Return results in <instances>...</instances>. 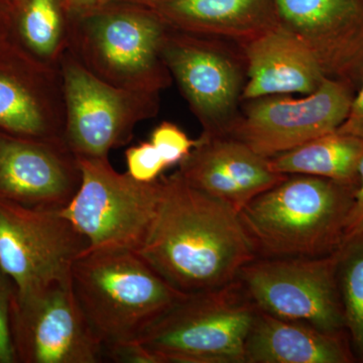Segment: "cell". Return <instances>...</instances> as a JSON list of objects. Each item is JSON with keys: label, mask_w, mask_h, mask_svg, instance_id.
<instances>
[{"label": "cell", "mask_w": 363, "mask_h": 363, "mask_svg": "<svg viewBox=\"0 0 363 363\" xmlns=\"http://www.w3.org/2000/svg\"><path fill=\"white\" fill-rule=\"evenodd\" d=\"M9 1H11V4H13V6H16V4H18V1H20V0H9Z\"/></svg>", "instance_id": "cell-31"}, {"label": "cell", "mask_w": 363, "mask_h": 363, "mask_svg": "<svg viewBox=\"0 0 363 363\" xmlns=\"http://www.w3.org/2000/svg\"><path fill=\"white\" fill-rule=\"evenodd\" d=\"M60 70L66 104L64 140L77 157L108 159L112 150L130 143L138 123L160 111V94L109 84L69 50Z\"/></svg>", "instance_id": "cell-7"}, {"label": "cell", "mask_w": 363, "mask_h": 363, "mask_svg": "<svg viewBox=\"0 0 363 363\" xmlns=\"http://www.w3.org/2000/svg\"><path fill=\"white\" fill-rule=\"evenodd\" d=\"M363 238V160L360 162L358 184L354 201L348 214L345 229V240L351 238Z\"/></svg>", "instance_id": "cell-26"}, {"label": "cell", "mask_w": 363, "mask_h": 363, "mask_svg": "<svg viewBox=\"0 0 363 363\" xmlns=\"http://www.w3.org/2000/svg\"><path fill=\"white\" fill-rule=\"evenodd\" d=\"M145 6L174 30L238 45L279 23L276 0H152Z\"/></svg>", "instance_id": "cell-18"}, {"label": "cell", "mask_w": 363, "mask_h": 363, "mask_svg": "<svg viewBox=\"0 0 363 363\" xmlns=\"http://www.w3.org/2000/svg\"><path fill=\"white\" fill-rule=\"evenodd\" d=\"M162 180L156 217L138 253L184 294L238 279L257 257L240 213L191 186L179 171Z\"/></svg>", "instance_id": "cell-1"}, {"label": "cell", "mask_w": 363, "mask_h": 363, "mask_svg": "<svg viewBox=\"0 0 363 363\" xmlns=\"http://www.w3.org/2000/svg\"><path fill=\"white\" fill-rule=\"evenodd\" d=\"M363 138L335 130L269 159L284 175H308L357 185Z\"/></svg>", "instance_id": "cell-20"}, {"label": "cell", "mask_w": 363, "mask_h": 363, "mask_svg": "<svg viewBox=\"0 0 363 363\" xmlns=\"http://www.w3.org/2000/svg\"><path fill=\"white\" fill-rule=\"evenodd\" d=\"M80 183L78 157L65 142L0 135V198L60 211Z\"/></svg>", "instance_id": "cell-14"}, {"label": "cell", "mask_w": 363, "mask_h": 363, "mask_svg": "<svg viewBox=\"0 0 363 363\" xmlns=\"http://www.w3.org/2000/svg\"><path fill=\"white\" fill-rule=\"evenodd\" d=\"M257 306L238 279L182 298L135 342L109 351L117 362L245 363Z\"/></svg>", "instance_id": "cell-2"}, {"label": "cell", "mask_w": 363, "mask_h": 363, "mask_svg": "<svg viewBox=\"0 0 363 363\" xmlns=\"http://www.w3.org/2000/svg\"><path fill=\"white\" fill-rule=\"evenodd\" d=\"M125 161L128 175L143 183L157 180L162 172L169 168L150 142H143L126 150Z\"/></svg>", "instance_id": "cell-24"}, {"label": "cell", "mask_w": 363, "mask_h": 363, "mask_svg": "<svg viewBox=\"0 0 363 363\" xmlns=\"http://www.w3.org/2000/svg\"><path fill=\"white\" fill-rule=\"evenodd\" d=\"M18 339L14 347L33 363H99L106 351L79 305L69 281L16 298Z\"/></svg>", "instance_id": "cell-12"}, {"label": "cell", "mask_w": 363, "mask_h": 363, "mask_svg": "<svg viewBox=\"0 0 363 363\" xmlns=\"http://www.w3.org/2000/svg\"><path fill=\"white\" fill-rule=\"evenodd\" d=\"M357 187L288 175L255 197L240 216L257 257H319L338 252Z\"/></svg>", "instance_id": "cell-3"}, {"label": "cell", "mask_w": 363, "mask_h": 363, "mask_svg": "<svg viewBox=\"0 0 363 363\" xmlns=\"http://www.w3.org/2000/svg\"><path fill=\"white\" fill-rule=\"evenodd\" d=\"M355 91L325 78L303 98L274 95L248 100L224 135L236 138L260 156L272 157L337 130L347 118Z\"/></svg>", "instance_id": "cell-11"}, {"label": "cell", "mask_w": 363, "mask_h": 363, "mask_svg": "<svg viewBox=\"0 0 363 363\" xmlns=\"http://www.w3.org/2000/svg\"><path fill=\"white\" fill-rule=\"evenodd\" d=\"M71 13H82L111 1V0H66Z\"/></svg>", "instance_id": "cell-28"}, {"label": "cell", "mask_w": 363, "mask_h": 363, "mask_svg": "<svg viewBox=\"0 0 363 363\" xmlns=\"http://www.w3.org/2000/svg\"><path fill=\"white\" fill-rule=\"evenodd\" d=\"M71 285L105 351L135 342L184 294L169 285L140 253L82 252Z\"/></svg>", "instance_id": "cell-4"}, {"label": "cell", "mask_w": 363, "mask_h": 363, "mask_svg": "<svg viewBox=\"0 0 363 363\" xmlns=\"http://www.w3.org/2000/svg\"><path fill=\"white\" fill-rule=\"evenodd\" d=\"M347 332H327L259 310L245 346V363H352Z\"/></svg>", "instance_id": "cell-19"}, {"label": "cell", "mask_w": 363, "mask_h": 363, "mask_svg": "<svg viewBox=\"0 0 363 363\" xmlns=\"http://www.w3.org/2000/svg\"><path fill=\"white\" fill-rule=\"evenodd\" d=\"M178 171L191 186L238 213L288 177L274 171L269 159L229 135H200Z\"/></svg>", "instance_id": "cell-15"}, {"label": "cell", "mask_w": 363, "mask_h": 363, "mask_svg": "<svg viewBox=\"0 0 363 363\" xmlns=\"http://www.w3.org/2000/svg\"><path fill=\"white\" fill-rule=\"evenodd\" d=\"M338 130L363 138V76L353 98L347 118Z\"/></svg>", "instance_id": "cell-27"}, {"label": "cell", "mask_w": 363, "mask_h": 363, "mask_svg": "<svg viewBox=\"0 0 363 363\" xmlns=\"http://www.w3.org/2000/svg\"><path fill=\"white\" fill-rule=\"evenodd\" d=\"M87 242L59 210L0 198V271L13 279L18 300L71 279Z\"/></svg>", "instance_id": "cell-10"}, {"label": "cell", "mask_w": 363, "mask_h": 363, "mask_svg": "<svg viewBox=\"0 0 363 363\" xmlns=\"http://www.w3.org/2000/svg\"><path fill=\"white\" fill-rule=\"evenodd\" d=\"M66 104L60 68L35 62L28 73L0 67V128L32 140L65 142Z\"/></svg>", "instance_id": "cell-16"}, {"label": "cell", "mask_w": 363, "mask_h": 363, "mask_svg": "<svg viewBox=\"0 0 363 363\" xmlns=\"http://www.w3.org/2000/svg\"><path fill=\"white\" fill-rule=\"evenodd\" d=\"M279 23L316 57L327 78L355 91L363 76V0H276Z\"/></svg>", "instance_id": "cell-13"}, {"label": "cell", "mask_w": 363, "mask_h": 363, "mask_svg": "<svg viewBox=\"0 0 363 363\" xmlns=\"http://www.w3.org/2000/svg\"><path fill=\"white\" fill-rule=\"evenodd\" d=\"M150 142L160 152L168 167L179 164L197 145V140L189 138L185 131L171 121H162L152 130Z\"/></svg>", "instance_id": "cell-23"}, {"label": "cell", "mask_w": 363, "mask_h": 363, "mask_svg": "<svg viewBox=\"0 0 363 363\" xmlns=\"http://www.w3.org/2000/svg\"><path fill=\"white\" fill-rule=\"evenodd\" d=\"M13 23L26 54L60 68L70 42L71 13L66 0H20L13 7Z\"/></svg>", "instance_id": "cell-21"}, {"label": "cell", "mask_w": 363, "mask_h": 363, "mask_svg": "<svg viewBox=\"0 0 363 363\" xmlns=\"http://www.w3.org/2000/svg\"><path fill=\"white\" fill-rule=\"evenodd\" d=\"M78 162L80 186L60 214L87 242L83 252H140L161 201L162 177L143 183L117 172L108 159Z\"/></svg>", "instance_id": "cell-6"}, {"label": "cell", "mask_w": 363, "mask_h": 363, "mask_svg": "<svg viewBox=\"0 0 363 363\" xmlns=\"http://www.w3.org/2000/svg\"><path fill=\"white\" fill-rule=\"evenodd\" d=\"M13 6L9 0H0V33L13 25Z\"/></svg>", "instance_id": "cell-29"}, {"label": "cell", "mask_w": 363, "mask_h": 363, "mask_svg": "<svg viewBox=\"0 0 363 363\" xmlns=\"http://www.w3.org/2000/svg\"><path fill=\"white\" fill-rule=\"evenodd\" d=\"M338 284L345 330L357 362H363V238H348L339 250Z\"/></svg>", "instance_id": "cell-22"}, {"label": "cell", "mask_w": 363, "mask_h": 363, "mask_svg": "<svg viewBox=\"0 0 363 363\" xmlns=\"http://www.w3.org/2000/svg\"><path fill=\"white\" fill-rule=\"evenodd\" d=\"M339 250L319 257H257L238 279L260 311L320 330L346 332Z\"/></svg>", "instance_id": "cell-9"}, {"label": "cell", "mask_w": 363, "mask_h": 363, "mask_svg": "<svg viewBox=\"0 0 363 363\" xmlns=\"http://www.w3.org/2000/svg\"><path fill=\"white\" fill-rule=\"evenodd\" d=\"M227 42L169 28L162 45V60L205 136L225 135L240 114L247 67L240 45Z\"/></svg>", "instance_id": "cell-8"}, {"label": "cell", "mask_w": 363, "mask_h": 363, "mask_svg": "<svg viewBox=\"0 0 363 363\" xmlns=\"http://www.w3.org/2000/svg\"><path fill=\"white\" fill-rule=\"evenodd\" d=\"M238 45L247 67L241 96L245 101L274 95H308L326 78L309 47L281 23Z\"/></svg>", "instance_id": "cell-17"}, {"label": "cell", "mask_w": 363, "mask_h": 363, "mask_svg": "<svg viewBox=\"0 0 363 363\" xmlns=\"http://www.w3.org/2000/svg\"><path fill=\"white\" fill-rule=\"evenodd\" d=\"M169 28L149 6L111 0L71 13L68 50L109 84L160 94L173 81L162 55Z\"/></svg>", "instance_id": "cell-5"}, {"label": "cell", "mask_w": 363, "mask_h": 363, "mask_svg": "<svg viewBox=\"0 0 363 363\" xmlns=\"http://www.w3.org/2000/svg\"><path fill=\"white\" fill-rule=\"evenodd\" d=\"M123 1L133 2V4H140L145 6V4H149L152 0H123Z\"/></svg>", "instance_id": "cell-30"}, {"label": "cell", "mask_w": 363, "mask_h": 363, "mask_svg": "<svg viewBox=\"0 0 363 363\" xmlns=\"http://www.w3.org/2000/svg\"><path fill=\"white\" fill-rule=\"evenodd\" d=\"M6 274L0 271V363H11L16 359L11 320V294Z\"/></svg>", "instance_id": "cell-25"}]
</instances>
